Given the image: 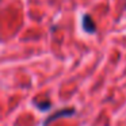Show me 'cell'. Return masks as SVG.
Returning <instances> with one entry per match:
<instances>
[{"label":"cell","instance_id":"obj_1","mask_svg":"<svg viewBox=\"0 0 126 126\" xmlns=\"http://www.w3.org/2000/svg\"><path fill=\"white\" fill-rule=\"evenodd\" d=\"M75 114V110L73 109H64V110H58L57 112H54L53 115H50L49 118H46V121H45L44 126H47L50 122H53V121L58 119V118H63V117H69V115H73Z\"/></svg>","mask_w":126,"mask_h":126},{"label":"cell","instance_id":"obj_2","mask_svg":"<svg viewBox=\"0 0 126 126\" xmlns=\"http://www.w3.org/2000/svg\"><path fill=\"white\" fill-rule=\"evenodd\" d=\"M83 29H84L87 33H94V31L96 30L95 22L92 20V18H91L90 15H84V18H83Z\"/></svg>","mask_w":126,"mask_h":126},{"label":"cell","instance_id":"obj_3","mask_svg":"<svg viewBox=\"0 0 126 126\" xmlns=\"http://www.w3.org/2000/svg\"><path fill=\"white\" fill-rule=\"evenodd\" d=\"M38 107H39V109H42V110H45V109H47V107H50V103H49V102H46V103H39Z\"/></svg>","mask_w":126,"mask_h":126}]
</instances>
